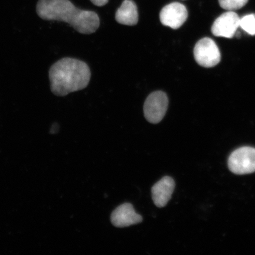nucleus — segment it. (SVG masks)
<instances>
[{
	"instance_id": "obj_1",
	"label": "nucleus",
	"mask_w": 255,
	"mask_h": 255,
	"mask_svg": "<svg viewBox=\"0 0 255 255\" xmlns=\"http://www.w3.org/2000/svg\"><path fill=\"white\" fill-rule=\"evenodd\" d=\"M36 11L43 20L65 22L82 34L93 33L100 25L96 12L80 9L69 0H39Z\"/></svg>"
},
{
	"instance_id": "obj_2",
	"label": "nucleus",
	"mask_w": 255,
	"mask_h": 255,
	"mask_svg": "<svg viewBox=\"0 0 255 255\" xmlns=\"http://www.w3.org/2000/svg\"><path fill=\"white\" fill-rule=\"evenodd\" d=\"M51 91L65 97L87 88L91 79L87 64L78 59L65 57L51 66L49 72Z\"/></svg>"
},
{
	"instance_id": "obj_3",
	"label": "nucleus",
	"mask_w": 255,
	"mask_h": 255,
	"mask_svg": "<svg viewBox=\"0 0 255 255\" xmlns=\"http://www.w3.org/2000/svg\"><path fill=\"white\" fill-rule=\"evenodd\" d=\"M230 170L236 174L243 175L255 172V148L243 146L233 152L228 159Z\"/></svg>"
},
{
	"instance_id": "obj_4",
	"label": "nucleus",
	"mask_w": 255,
	"mask_h": 255,
	"mask_svg": "<svg viewBox=\"0 0 255 255\" xmlns=\"http://www.w3.org/2000/svg\"><path fill=\"white\" fill-rule=\"evenodd\" d=\"M194 58L197 63L205 68H213L221 61V55L218 46L210 38L200 40L194 49Z\"/></svg>"
},
{
	"instance_id": "obj_5",
	"label": "nucleus",
	"mask_w": 255,
	"mask_h": 255,
	"mask_svg": "<svg viewBox=\"0 0 255 255\" xmlns=\"http://www.w3.org/2000/svg\"><path fill=\"white\" fill-rule=\"evenodd\" d=\"M168 106V98L164 92H152L146 98L143 106L145 119L152 124L161 122L166 114Z\"/></svg>"
},
{
	"instance_id": "obj_6",
	"label": "nucleus",
	"mask_w": 255,
	"mask_h": 255,
	"mask_svg": "<svg viewBox=\"0 0 255 255\" xmlns=\"http://www.w3.org/2000/svg\"><path fill=\"white\" fill-rule=\"evenodd\" d=\"M240 17L234 11H229L216 19L212 27L214 36L231 39L237 33L240 27Z\"/></svg>"
},
{
	"instance_id": "obj_7",
	"label": "nucleus",
	"mask_w": 255,
	"mask_h": 255,
	"mask_svg": "<svg viewBox=\"0 0 255 255\" xmlns=\"http://www.w3.org/2000/svg\"><path fill=\"white\" fill-rule=\"evenodd\" d=\"M187 17L186 7L179 2H173L165 5L159 14L161 23L173 29H178L181 27Z\"/></svg>"
},
{
	"instance_id": "obj_8",
	"label": "nucleus",
	"mask_w": 255,
	"mask_h": 255,
	"mask_svg": "<svg viewBox=\"0 0 255 255\" xmlns=\"http://www.w3.org/2000/svg\"><path fill=\"white\" fill-rule=\"evenodd\" d=\"M112 224L117 228H126L139 224L142 217L136 213L131 204L126 203L114 210L111 216Z\"/></svg>"
},
{
	"instance_id": "obj_9",
	"label": "nucleus",
	"mask_w": 255,
	"mask_h": 255,
	"mask_svg": "<svg viewBox=\"0 0 255 255\" xmlns=\"http://www.w3.org/2000/svg\"><path fill=\"white\" fill-rule=\"evenodd\" d=\"M173 178L165 176L156 183L151 189L152 199L155 205L159 208L167 205L175 189Z\"/></svg>"
},
{
	"instance_id": "obj_10",
	"label": "nucleus",
	"mask_w": 255,
	"mask_h": 255,
	"mask_svg": "<svg viewBox=\"0 0 255 255\" xmlns=\"http://www.w3.org/2000/svg\"><path fill=\"white\" fill-rule=\"evenodd\" d=\"M118 23L127 25H135L138 22V12L135 3L125 0L118 9L116 14Z\"/></svg>"
},
{
	"instance_id": "obj_11",
	"label": "nucleus",
	"mask_w": 255,
	"mask_h": 255,
	"mask_svg": "<svg viewBox=\"0 0 255 255\" xmlns=\"http://www.w3.org/2000/svg\"><path fill=\"white\" fill-rule=\"evenodd\" d=\"M240 27L251 36L255 35V14H248L241 18Z\"/></svg>"
},
{
	"instance_id": "obj_12",
	"label": "nucleus",
	"mask_w": 255,
	"mask_h": 255,
	"mask_svg": "<svg viewBox=\"0 0 255 255\" xmlns=\"http://www.w3.org/2000/svg\"><path fill=\"white\" fill-rule=\"evenodd\" d=\"M248 2V0H219L222 8L233 11L244 7Z\"/></svg>"
},
{
	"instance_id": "obj_13",
	"label": "nucleus",
	"mask_w": 255,
	"mask_h": 255,
	"mask_svg": "<svg viewBox=\"0 0 255 255\" xmlns=\"http://www.w3.org/2000/svg\"><path fill=\"white\" fill-rule=\"evenodd\" d=\"M91 1L94 5L102 7L106 5L109 0H91Z\"/></svg>"
},
{
	"instance_id": "obj_14",
	"label": "nucleus",
	"mask_w": 255,
	"mask_h": 255,
	"mask_svg": "<svg viewBox=\"0 0 255 255\" xmlns=\"http://www.w3.org/2000/svg\"><path fill=\"white\" fill-rule=\"evenodd\" d=\"M59 128V127L58 126V124H53L52 128H51L50 133H57V132H58Z\"/></svg>"
}]
</instances>
